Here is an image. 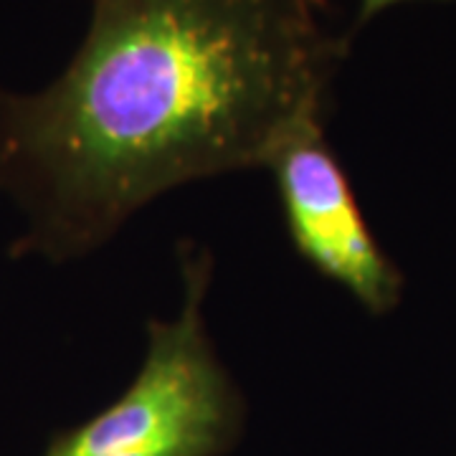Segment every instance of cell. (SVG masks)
<instances>
[{
  "label": "cell",
  "mask_w": 456,
  "mask_h": 456,
  "mask_svg": "<svg viewBox=\"0 0 456 456\" xmlns=\"http://www.w3.org/2000/svg\"><path fill=\"white\" fill-rule=\"evenodd\" d=\"M266 167L299 256L375 317L395 310L406 281L362 216L353 183L327 142L325 117L297 125Z\"/></svg>",
  "instance_id": "3957f363"
},
{
  "label": "cell",
  "mask_w": 456,
  "mask_h": 456,
  "mask_svg": "<svg viewBox=\"0 0 456 456\" xmlns=\"http://www.w3.org/2000/svg\"><path fill=\"white\" fill-rule=\"evenodd\" d=\"M330 0H94L82 46L33 94L0 89V191L16 256L71 261L193 180L266 167L327 117L350 36Z\"/></svg>",
  "instance_id": "6da1fadb"
},
{
  "label": "cell",
  "mask_w": 456,
  "mask_h": 456,
  "mask_svg": "<svg viewBox=\"0 0 456 456\" xmlns=\"http://www.w3.org/2000/svg\"><path fill=\"white\" fill-rule=\"evenodd\" d=\"M180 266V314L147 325L145 360L130 388L89 421L56 434L44 456H224L236 446L244 398L203 320L211 256L183 244Z\"/></svg>",
  "instance_id": "7a4b0ae2"
},
{
  "label": "cell",
  "mask_w": 456,
  "mask_h": 456,
  "mask_svg": "<svg viewBox=\"0 0 456 456\" xmlns=\"http://www.w3.org/2000/svg\"><path fill=\"white\" fill-rule=\"evenodd\" d=\"M401 3H413V0H360L358 16H355V23H353V31L368 26L375 16H380L383 11H388L393 5H401ZM436 3H452V0H436Z\"/></svg>",
  "instance_id": "277c9868"
}]
</instances>
